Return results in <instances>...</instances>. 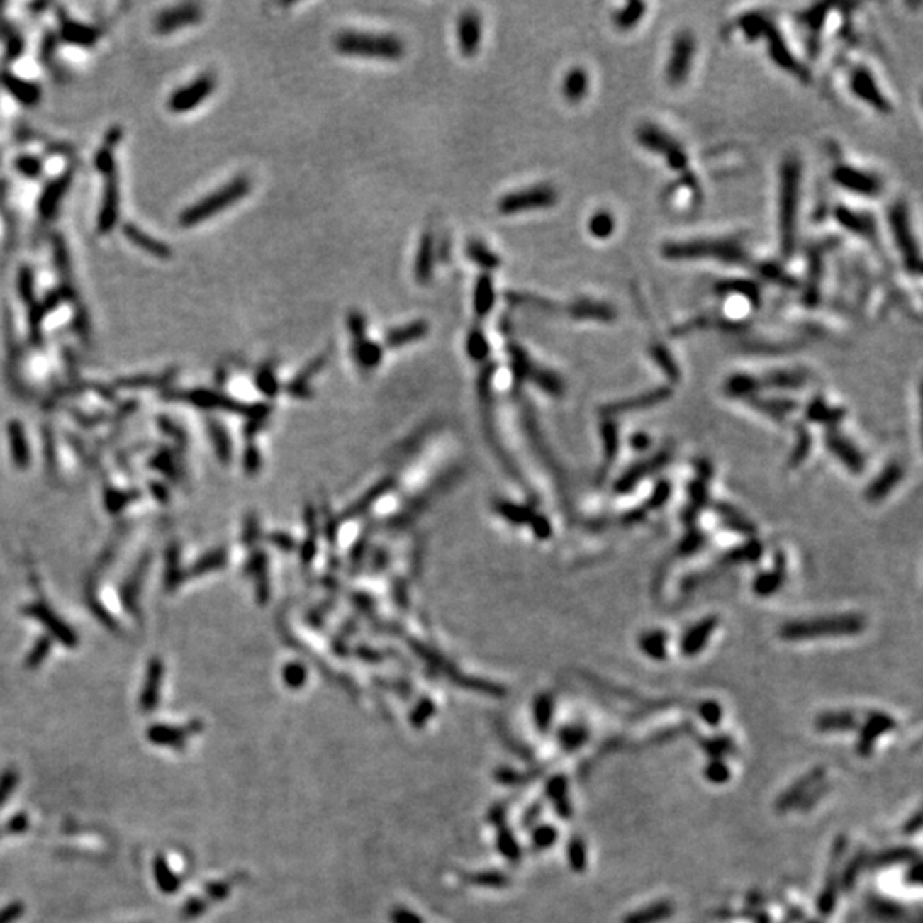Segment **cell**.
<instances>
[{
	"label": "cell",
	"instance_id": "cell-48",
	"mask_svg": "<svg viewBox=\"0 0 923 923\" xmlns=\"http://www.w3.org/2000/svg\"><path fill=\"white\" fill-rule=\"evenodd\" d=\"M549 710H551V703H549V700H542V701H540V705H537V708H535V717H537L539 729H542V730L547 729L549 718H551V713H549Z\"/></svg>",
	"mask_w": 923,
	"mask_h": 923
},
{
	"label": "cell",
	"instance_id": "cell-39",
	"mask_svg": "<svg viewBox=\"0 0 923 923\" xmlns=\"http://www.w3.org/2000/svg\"><path fill=\"white\" fill-rule=\"evenodd\" d=\"M231 893V884L226 883V880H216V883H211L206 885V895L207 901H212V903H218V901L226 900Z\"/></svg>",
	"mask_w": 923,
	"mask_h": 923
},
{
	"label": "cell",
	"instance_id": "cell-45",
	"mask_svg": "<svg viewBox=\"0 0 923 923\" xmlns=\"http://www.w3.org/2000/svg\"><path fill=\"white\" fill-rule=\"evenodd\" d=\"M556 838H558V833H556V829H552V827L549 826L540 827V829L535 831L534 834L535 845L540 848H547L549 845H552V843L556 841Z\"/></svg>",
	"mask_w": 923,
	"mask_h": 923
},
{
	"label": "cell",
	"instance_id": "cell-2",
	"mask_svg": "<svg viewBox=\"0 0 923 923\" xmlns=\"http://www.w3.org/2000/svg\"><path fill=\"white\" fill-rule=\"evenodd\" d=\"M334 45L344 55L386 62L401 60L405 53V45L398 36L376 35V33L342 31L335 36Z\"/></svg>",
	"mask_w": 923,
	"mask_h": 923
},
{
	"label": "cell",
	"instance_id": "cell-40",
	"mask_svg": "<svg viewBox=\"0 0 923 923\" xmlns=\"http://www.w3.org/2000/svg\"><path fill=\"white\" fill-rule=\"evenodd\" d=\"M26 912V906L23 901H12L7 906L0 910V923H16Z\"/></svg>",
	"mask_w": 923,
	"mask_h": 923
},
{
	"label": "cell",
	"instance_id": "cell-49",
	"mask_svg": "<svg viewBox=\"0 0 923 923\" xmlns=\"http://www.w3.org/2000/svg\"><path fill=\"white\" fill-rule=\"evenodd\" d=\"M471 883L476 884H486V885H503L506 884V877L503 874H481V876H474L471 877Z\"/></svg>",
	"mask_w": 923,
	"mask_h": 923
},
{
	"label": "cell",
	"instance_id": "cell-35",
	"mask_svg": "<svg viewBox=\"0 0 923 923\" xmlns=\"http://www.w3.org/2000/svg\"><path fill=\"white\" fill-rule=\"evenodd\" d=\"M667 914H671V906L659 905L654 906V908L643 910L638 914H633L630 920H626V923H654L662 920V918H667Z\"/></svg>",
	"mask_w": 923,
	"mask_h": 923
},
{
	"label": "cell",
	"instance_id": "cell-1",
	"mask_svg": "<svg viewBox=\"0 0 923 923\" xmlns=\"http://www.w3.org/2000/svg\"><path fill=\"white\" fill-rule=\"evenodd\" d=\"M802 166L797 157H785L780 166L778 230L783 255H792L797 243V218L800 203Z\"/></svg>",
	"mask_w": 923,
	"mask_h": 923
},
{
	"label": "cell",
	"instance_id": "cell-52",
	"mask_svg": "<svg viewBox=\"0 0 923 923\" xmlns=\"http://www.w3.org/2000/svg\"><path fill=\"white\" fill-rule=\"evenodd\" d=\"M561 741H563L564 747H566V749H573V747H578L581 742H583V734H581V730H571V729H569V730L564 732L563 739H561Z\"/></svg>",
	"mask_w": 923,
	"mask_h": 923
},
{
	"label": "cell",
	"instance_id": "cell-5",
	"mask_svg": "<svg viewBox=\"0 0 923 923\" xmlns=\"http://www.w3.org/2000/svg\"><path fill=\"white\" fill-rule=\"evenodd\" d=\"M862 630V621L858 617H831V619H816V621H804V622H792V625L783 626L781 636L788 639H804V638H817V636H837V634H854Z\"/></svg>",
	"mask_w": 923,
	"mask_h": 923
},
{
	"label": "cell",
	"instance_id": "cell-43",
	"mask_svg": "<svg viewBox=\"0 0 923 923\" xmlns=\"http://www.w3.org/2000/svg\"><path fill=\"white\" fill-rule=\"evenodd\" d=\"M569 860H571V866L576 871L585 867V848L580 839H573L571 845H569Z\"/></svg>",
	"mask_w": 923,
	"mask_h": 923
},
{
	"label": "cell",
	"instance_id": "cell-18",
	"mask_svg": "<svg viewBox=\"0 0 923 923\" xmlns=\"http://www.w3.org/2000/svg\"><path fill=\"white\" fill-rule=\"evenodd\" d=\"M123 235H125L132 243L137 245L140 250L147 252L149 255L157 257V259H169V257H172V250H169L168 245L163 243V241L152 238V236H149L147 233L139 230L135 224H125V226H123Z\"/></svg>",
	"mask_w": 923,
	"mask_h": 923
},
{
	"label": "cell",
	"instance_id": "cell-19",
	"mask_svg": "<svg viewBox=\"0 0 923 923\" xmlns=\"http://www.w3.org/2000/svg\"><path fill=\"white\" fill-rule=\"evenodd\" d=\"M430 332V325L424 320H414V322L405 323V325L392 328L390 332H386L385 335V342L388 347H401L405 346V344L414 342V340L423 339V337L427 335Z\"/></svg>",
	"mask_w": 923,
	"mask_h": 923
},
{
	"label": "cell",
	"instance_id": "cell-36",
	"mask_svg": "<svg viewBox=\"0 0 923 923\" xmlns=\"http://www.w3.org/2000/svg\"><path fill=\"white\" fill-rule=\"evenodd\" d=\"M18 781H19V775L14 768L4 769L2 775H0V807H2L4 802L11 797V793L14 792Z\"/></svg>",
	"mask_w": 923,
	"mask_h": 923
},
{
	"label": "cell",
	"instance_id": "cell-50",
	"mask_svg": "<svg viewBox=\"0 0 923 923\" xmlns=\"http://www.w3.org/2000/svg\"><path fill=\"white\" fill-rule=\"evenodd\" d=\"M392 920L393 923H423L421 918H419V914L409 912V910L405 908L395 910L392 913Z\"/></svg>",
	"mask_w": 923,
	"mask_h": 923
},
{
	"label": "cell",
	"instance_id": "cell-31",
	"mask_svg": "<svg viewBox=\"0 0 923 923\" xmlns=\"http://www.w3.org/2000/svg\"><path fill=\"white\" fill-rule=\"evenodd\" d=\"M381 354H384V351H381L380 344L369 339L354 340V356L361 366H366V368L376 366L381 361Z\"/></svg>",
	"mask_w": 923,
	"mask_h": 923
},
{
	"label": "cell",
	"instance_id": "cell-17",
	"mask_svg": "<svg viewBox=\"0 0 923 923\" xmlns=\"http://www.w3.org/2000/svg\"><path fill=\"white\" fill-rule=\"evenodd\" d=\"M569 313H571L573 318L598 320V322H612L615 315H617L610 305L602 301H593V299H578L569 308Z\"/></svg>",
	"mask_w": 923,
	"mask_h": 923
},
{
	"label": "cell",
	"instance_id": "cell-9",
	"mask_svg": "<svg viewBox=\"0 0 923 923\" xmlns=\"http://www.w3.org/2000/svg\"><path fill=\"white\" fill-rule=\"evenodd\" d=\"M833 180L841 189L850 190L851 194L863 195V197H876L883 190V181L879 177L846 163L838 164L834 168Z\"/></svg>",
	"mask_w": 923,
	"mask_h": 923
},
{
	"label": "cell",
	"instance_id": "cell-29",
	"mask_svg": "<svg viewBox=\"0 0 923 923\" xmlns=\"http://www.w3.org/2000/svg\"><path fill=\"white\" fill-rule=\"evenodd\" d=\"M713 625H715V622L712 621V619H710V621H703L698 626H694L693 630L684 636L683 650L686 651V654L693 655V654H696V651L701 650L703 644H705L706 639H708V636L712 634Z\"/></svg>",
	"mask_w": 923,
	"mask_h": 923
},
{
	"label": "cell",
	"instance_id": "cell-25",
	"mask_svg": "<svg viewBox=\"0 0 923 923\" xmlns=\"http://www.w3.org/2000/svg\"><path fill=\"white\" fill-rule=\"evenodd\" d=\"M465 253L474 262L476 265H479L481 269L486 270V274L489 270H496L501 265V259L496 255L493 250H489L484 243L479 240H471L465 247Z\"/></svg>",
	"mask_w": 923,
	"mask_h": 923
},
{
	"label": "cell",
	"instance_id": "cell-11",
	"mask_svg": "<svg viewBox=\"0 0 923 923\" xmlns=\"http://www.w3.org/2000/svg\"><path fill=\"white\" fill-rule=\"evenodd\" d=\"M216 89V79L211 74H203L190 82L189 86H183L178 91H174L168 101L169 111L173 113H186L192 111L194 108L202 105L212 91Z\"/></svg>",
	"mask_w": 923,
	"mask_h": 923
},
{
	"label": "cell",
	"instance_id": "cell-21",
	"mask_svg": "<svg viewBox=\"0 0 923 923\" xmlns=\"http://www.w3.org/2000/svg\"><path fill=\"white\" fill-rule=\"evenodd\" d=\"M69 185H70V173L57 178L55 181H52L47 189H45V192L40 198V207H38L40 214L43 216V218H52V216L55 214V211L58 209V203H60L62 198H64Z\"/></svg>",
	"mask_w": 923,
	"mask_h": 923
},
{
	"label": "cell",
	"instance_id": "cell-53",
	"mask_svg": "<svg viewBox=\"0 0 923 923\" xmlns=\"http://www.w3.org/2000/svg\"><path fill=\"white\" fill-rule=\"evenodd\" d=\"M710 771H717V775L712 776L713 781H725L727 776H729V771H727L725 766L722 763H713Z\"/></svg>",
	"mask_w": 923,
	"mask_h": 923
},
{
	"label": "cell",
	"instance_id": "cell-32",
	"mask_svg": "<svg viewBox=\"0 0 923 923\" xmlns=\"http://www.w3.org/2000/svg\"><path fill=\"white\" fill-rule=\"evenodd\" d=\"M644 9H647V6H644V4H642V2H631V4H627V6L621 7V9L617 11V14L614 16L615 26H617L619 29H622V31L633 29L636 24H638L639 21L643 19Z\"/></svg>",
	"mask_w": 923,
	"mask_h": 923
},
{
	"label": "cell",
	"instance_id": "cell-24",
	"mask_svg": "<svg viewBox=\"0 0 923 923\" xmlns=\"http://www.w3.org/2000/svg\"><path fill=\"white\" fill-rule=\"evenodd\" d=\"M189 734V729H178V727L169 725H152L147 730V739L152 744H157V746L181 749L186 744V735Z\"/></svg>",
	"mask_w": 923,
	"mask_h": 923
},
{
	"label": "cell",
	"instance_id": "cell-23",
	"mask_svg": "<svg viewBox=\"0 0 923 923\" xmlns=\"http://www.w3.org/2000/svg\"><path fill=\"white\" fill-rule=\"evenodd\" d=\"M0 81H2L4 87L9 91L12 96L23 103V105H36V103H38L40 99L38 86L23 81V79L16 77L14 74H9V72H4L2 76H0Z\"/></svg>",
	"mask_w": 923,
	"mask_h": 923
},
{
	"label": "cell",
	"instance_id": "cell-26",
	"mask_svg": "<svg viewBox=\"0 0 923 923\" xmlns=\"http://www.w3.org/2000/svg\"><path fill=\"white\" fill-rule=\"evenodd\" d=\"M154 879H156V884L160 885L161 891L164 895H174L180 889V879L178 876L174 874L173 868L169 867V863L166 862V858L163 855H157L154 858Z\"/></svg>",
	"mask_w": 923,
	"mask_h": 923
},
{
	"label": "cell",
	"instance_id": "cell-22",
	"mask_svg": "<svg viewBox=\"0 0 923 923\" xmlns=\"http://www.w3.org/2000/svg\"><path fill=\"white\" fill-rule=\"evenodd\" d=\"M494 303H496V293H494L493 277L489 274H482L474 288V311L477 317H488Z\"/></svg>",
	"mask_w": 923,
	"mask_h": 923
},
{
	"label": "cell",
	"instance_id": "cell-15",
	"mask_svg": "<svg viewBox=\"0 0 923 923\" xmlns=\"http://www.w3.org/2000/svg\"><path fill=\"white\" fill-rule=\"evenodd\" d=\"M850 86L856 96L874 106L877 111H883V113L889 111V103L883 98L879 87L876 84V79L872 77V74L868 70L863 67L854 70V74L850 77Z\"/></svg>",
	"mask_w": 923,
	"mask_h": 923
},
{
	"label": "cell",
	"instance_id": "cell-42",
	"mask_svg": "<svg viewBox=\"0 0 923 923\" xmlns=\"http://www.w3.org/2000/svg\"><path fill=\"white\" fill-rule=\"evenodd\" d=\"M33 274L29 269H23L19 272V294L26 299V303H33Z\"/></svg>",
	"mask_w": 923,
	"mask_h": 923
},
{
	"label": "cell",
	"instance_id": "cell-30",
	"mask_svg": "<svg viewBox=\"0 0 923 923\" xmlns=\"http://www.w3.org/2000/svg\"><path fill=\"white\" fill-rule=\"evenodd\" d=\"M615 230V219L612 212L609 211H597L593 212L588 221V231L593 238L607 240L612 236Z\"/></svg>",
	"mask_w": 923,
	"mask_h": 923
},
{
	"label": "cell",
	"instance_id": "cell-44",
	"mask_svg": "<svg viewBox=\"0 0 923 923\" xmlns=\"http://www.w3.org/2000/svg\"><path fill=\"white\" fill-rule=\"evenodd\" d=\"M29 827V817L26 812H19L11 817V821L6 824V831L11 834H21Z\"/></svg>",
	"mask_w": 923,
	"mask_h": 923
},
{
	"label": "cell",
	"instance_id": "cell-37",
	"mask_svg": "<svg viewBox=\"0 0 923 923\" xmlns=\"http://www.w3.org/2000/svg\"><path fill=\"white\" fill-rule=\"evenodd\" d=\"M207 906H209V901L203 900V897L194 896L181 906L180 917L183 920H194V918H198L202 913H206Z\"/></svg>",
	"mask_w": 923,
	"mask_h": 923
},
{
	"label": "cell",
	"instance_id": "cell-14",
	"mask_svg": "<svg viewBox=\"0 0 923 923\" xmlns=\"http://www.w3.org/2000/svg\"><path fill=\"white\" fill-rule=\"evenodd\" d=\"M436 252H438V245H436L435 235L431 231H426L419 241L414 260V277L419 284H427L433 279L435 264L438 259Z\"/></svg>",
	"mask_w": 923,
	"mask_h": 923
},
{
	"label": "cell",
	"instance_id": "cell-3",
	"mask_svg": "<svg viewBox=\"0 0 923 923\" xmlns=\"http://www.w3.org/2000/svg\"><path fill=\"white\" fill-rule=\"evenodd\" d=\"M667 259H718L729 264L746 262L747 253L735 238H700L673 241L662 248Z\"/></svg>",
	"mask_w": 923,
	"mask_h": 923
},
{
	"label": "cell",
	"instance_id": "cell-33",
	"mask_svg": "<svg viewBox=\"0 0 923 923\" xmlns=\"http://www.w3.org/2000/svg\"><path fill=\"white\" fill-rule=\"evenodd\" d=\"M98 33L94 29L82 26V24L77 23H65L64 28H62V38L67 40L69 43H76V45H89L94 43L96 40Z\"/></svg>",
	"mask_w": 923,
	"mask_h": 923
},
{
	"label": "cell",
	"instance_id": "cell-38",
	"mask_svg": "<svg viewBox=\"0 0 923 923\" xmlns=\"http://www.w3.org/2000/svg\"><path fill=\"white\" fill-rule=\"evenodd\" d=\"M347 327H349V332H351L352 339H354V340L366 339V327H368V323H366V317L363 313H361V311L354 310V311H351V313H349Z\"/></svg>",
	"mask_w": 923,
	"mask_h": 923
},
{
	"label": "cell",
	"instance_id": "cell-51",
	"mask_svg": "<svg viewBox=\"0 0 923 923\" xmlns=\"http://www.w3.org/2000/svg\"><path fill=\"white\" fill-rule=\"evenodd\" d=\"M701 717L705 718L706 722L717 723L722 717L720 706H717L715 703H705V705L701 706Z\"/></svg>",
	"mask_w": 923,
	"mask_h": 923
},
{
	"label": "cell",
	"instance_id": "cell-54",
	"mask_svg": "<svg viewBox=\"0 0 923 923\" xmlns=\"http://www.w3.org/2000/svg\"><path fill=\"white\" fill-rule=\"evenodd\" d=\"M0 833H2V831H0Z\"/></svg>",
	"mask_w": 923,
	"mask_h": 923
},
{
	"label": "cell",
	"instance_id": "cell-8",
	"mask_svg": "<svg viewBox=\"0 0 923 923\" xmlns=\"http://www.w3.org/2000/svg\"><path fill=\"white\" fill-rule=\"evenodd\" d=\"M889 226H891L897 248L903 255L906 267L914 270V272H920V252H918L917 241L912 235V223H910L905 203L897 202L893 206L891 212H889Z\"/></svg>",
	"mask_w": 923,
	"mask_h": 923
},
{
	"label": "cell",
	"instance_id": "cell-12",
	"mask_svg": "<svg viewBox=\"0 0 923 923\" xmlns=\"http://www.w3.org/2000/svg\"><path fill=\"white\" fill-rule=\"evenodd\" d=\"M457 36H459L460 52L465 57H474L479 52L482 38V21L479 12L469 9L462 12L457 21Z\"/></svg>",
	"mask_w": 923,
	"mask_h": 923
},
{
	"label": "cell",
	"instance_id": "cell-41",
	"mask_svg": "<svg viewBox=\"0 0 923 923\" xmlns=\"http://www.w3.org/2000/svg\"><path fill=\"white\" fill-rule=\"evenodd\" d=\"M96 168L105 174V177L115 173V160H113V154L110 152V149H101V151L96 154Z\"/></svg>",
	"mask_w": 923,
	"mask_h": 923
},
{
	"label": "cell",
	"instance_id": "cell-47",
	"mask_svg": "<svg viewBox=\"0 0 923 923\" xmlns=\"http://www.w3.org/2000/svg\"><path fill=\"white\" fill-rule=\"evenodd\" d=\"M662 639H664L662 634H648V636H644V638H643L642 644H643L644 650H647V654H650L651 656H655V659H656L655 648H659L656 651H659L660 656H662V654H665V648H664L665 644H662Z\"/></svg>",
	"mask_w": 923,
	"mask_h": 923
},
{
	"label": "cell",
	"instance_id": "cell-34",
	"mask_svg": "<svg viewBox=\"0 0 923 923\" xmlns=\"http://www.w3.org/2000/svg\"><path fill=\"white\" fill-rule=\"evenodd\" d=\"M467 352L472 359L476 361H482L486 359L489 354V344L488 339H486L484 332L481 330L479 327H474L471 332H469L467 337Z\"/></svg>",
	"mask_w": 923,
	"mask_h": 923
},
{
	"label": "cell",
	"instance_id": "cell-28",
	"mask_svg": "<svg viewBox=\"0 0 923 923\" xmlns=\"http://www.w3.org/2000/svg\"><path fill=\"white\" fill-rule=\"evenodd\" d=\"M161 665L160 664H152L151 671H149L147 676V683H145V688L142 691V698H140V708L144 710L145 713L152 712L156 708L157 701H160V688H161Z\"/></svg>",
	"mask_w": 923,
	"mask_h": 923
},
{
	"label": "cell",
	"instance_id": "cell-4",
	"mask_svg": "<svg viewBox=\"0 0 923 923\" xmlns=\"http://www.w3.org/2000/svg\"><path fill=\"white\" fill-rule=\"evenodd\" d=\"M252 185L250 180L247 177H236L235 180L228 183V185L221 186L219 190H216L214 194L207 195L203 197L202 201L195 202L194 206H190L189 209H185L180 214V224L183 228H192L197 226L207 219L212 218V216L219 214V212L230 209L233 203H236L241 198H245L250 192Z\"/></svg>",
	"mask_w": 923,
	"mask_h": 923
},
{
	"label": "cell",
	"instance_id": "cell-6",
	"mask_svg": "<svg viewBox=\"0 0 923 923\" xmlns=\"http://www.w3.org/2000/svg\"><path fill=\"white\" fill-rule=\"evenodd\" d=\"M558 202V192L551 185H534L529 189L518 190V192L506 194L505 197L498 202V211L505 216L520 214V212H530L549 209Z\"/></svg>",
	"mask_w": 923,
	"mask_h": 923
},
{
	"label": "cell",
	"instance_id": "cell-10",
	"mask_svg": "<svg viewBox=\"0 0 923 923\" xmlns=\"http://www.w3.org/2000/svg\"><path fill=\"white\" fill-rule=\"evenodd\" d=\"M638 140L644 147L654 149V152L662 154L667 157V163L673 169H684L688 166V156L684 149L681 147L671 135L656 128L655 125H647L639 128Z\"/></svg>",
	"mask_w": 923,
	"mask_h": 923
},
{
	"label": "cell",
	"instance_id": "cell-20",
	"mask_svg": "<svg viewBox=\"0 0 923 923\" xmlns=\"http://www.w3.org/2000/svg\"><path fill=\"white\" fill-rule=\"evenodd\" d=\"M588 87H590V79L587 70L583 67H573L569 72H566V76H564L561 91H563V96L566 101L580 103L581 99L587 96Z\"/></svg>",
	"mask_w": 923,
	"mask_h": 923
},
{
	"label": "cell",
	"instance_id": "cell-7",
	"mask_svg": "<svg viewBox=\"0 0 923 923\" xmlns=\"http://www.w3.org/2000/svg\"><path fill=\"white\" fill-rule=\"evenodd\" d=\"M694 57H696V38L693 33L679 31L673 36L671 55L665 65V77L673 87L681 86L691 72Z\"/></svg>",
	"mask_w": 923,
	"mask_h": 923
},
{
	"label": "cell",
	"instance_id": "cell-46",
	"mask_svg": "<svg viewBox=\"0 0 923 923\" xmlns=\"http://www.w3.org/2000/svg\"><path fill=\"white\" fill-rule=\"evenodd\" d=\"M18 169L23 174H26V177H36L41 172V164L35 157L24 156L18 160Z\"/></svg>",
	"mask_w": 923,
	"mask_h": 923
},
{
	"label": "cell",
	"instance_id": "cell-16",
	"mask_svg": "<svg viewBox=\"0 0 923 923\" xmlns=\"http://www.w3.org/2000/svg\"><path fill=\"white\" fill-rule=\"evenodd\" d=\"M118 202H120L118 180H116V173H111L106 177L105 197H103L101 211H99V216H98L99 233H108L113 230L116 219H118Z\"/></svg>",
	"mask_w": 923,
	"mask_h": 923
},
{
	"label": "cell",
	"instance_id": "cell-13",
	"mask_svg": "<svg viewBox=\"0 0 923 923\" xmlns=\"http://www.w3.org/2000/svg\"><path fill=\"white\" fill-rule=\"evenodd\" d=\"M202 18L201 7L195 6V4H185V6H178L173 7V9H168L164 12H161L157 16L156 23H154V28L160 35H169V33L177 31L181 26H189V24H195L198 23Z\"/></svg>",
	"mask_w": 923,
	"mask_h": 923
},
{
	"label": "cell",
	"instance_id": "cell-27",
	"mask_svg": "<svg viewBox=\"0 0 923 923\" xmlns=\"http://www.w3.org/2000/svg\"><path fill=\"white\" fill-rule=\"evenodd\" d=\"M838 219L843 226L848 228V230H854L856 235H862L866 236V238H872V236H874L876 224L872 221L871 216L841 209L838 212Z\"/></svg>",
	"mask_w": 923,
	"mask_h": 923
}]
</instances>
